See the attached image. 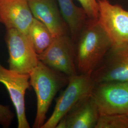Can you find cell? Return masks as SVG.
I'll use <instances>...</instances> for the list:
<instances>
[{
    "label": "cell",
    "instance_id": "obj_15",
    "mask_svg": "<svg viewBox=\"0 0 128 128\" xmlns=\"http://www.w3.org/2000/svg\"><path fill=\"white\" fill-rule=\"evenodd\" d=\"M95 128H128V114L100 115Z\"/></svg>",
    "mask_w": 128,
    "mask_h": 128
},
{
    "label": "cell",
    "instance_id": "obj_1",
    "mask_svg": "<svg viewBox=\"0 0 128 128\" xmlns=\"http://www.w3.org/2000/svg\"><path fill=\"white\" fill-rule=\"evenodd\" d=\"M111 48L110 39L98 20L88 18L75 43L78 74L91 75Z\"/></svg>",
    "mask_w": 128,
    "mask_h": 128
},
{
    "label": "cell",
    "instance_id": "obj_14",
    "mask_svg": "<svg viewBox=\"0 0 128 128\" xmlns=\"http://www.w3.org/2000/svg\"><path fill=\"white\" fill-rule=\"evenodd\" d=\"M28 35L38 55L46 50L54 38L46 25L34 18L28 30Z\"/></svg>",
    "mask_w": 128,
    "mask_h": 128
},
{
    "label": "cell",
    "instance_id": "obj_12",
    "mask_svg": "<svg viewBox=\"0 0 128 128\" xmlns=\"http://www.w3.org/2000/svg\"><path fill=\"white\" fill-rule=\"evenodd\" d=\"M91 94L70 110L56 128H95L100 114Z\"/></svg>",
    "mask_w": 128,
    "mask_h": 128
},
{
    "label": "cell",
    "instance_id": "obj_18",
    "mask_svg": "<svg viewBox=\"0 0 128 128\" xmlns=\"http://www.w3.org/2000/svg\"><path fill=\"white\" fill-rule=\"evenodd\" d=\"M0 65H1V64H0Z\"/></svg>",
    "mask_w": 128,
    "mask_h": 128
},
{
    "label": "cell",
    "instance_id": "obj_10",
    "mask_svg": "<svg viewBox=\"0 0 128 128\" xmlns=\"http://www.w3.org/2000/svg\"><path fill=\"white\" fill-rule=\"evenodd\" d=\"M34 17L28 0H0V22L28 35Z\"/></svg>",
    "mask_w": 128,
    "mask_h": 128
},
{
    "label": "cell",
    "instance_id": "obj_17",
    "mask_svg": "<svg viewBox=\"0 0 128 128\" xmlns=\"http://www.w3.org/2000/svg\"><path fill=\"white\" fill-rule=\"evenodd\" d=\"M13 118L14 114L9 107L0 104V125L8 128L10 126Z\"/></svg>",
    "mask_w": 128,
    "mask_h": 128
},
{
    "label": "cell",
    "instance_id": "obj_3",
    "mask_svg": "<svg viewBox=\"0 0 128 128\" xmlns=\"http://www.w3.org/2000/svg\"><path fill=\"white\" fill-rule=\"evenodd\" d=\"M94 86L91 75L78 74L69 77L67 86L58 98L52 114L41 128H56L60 120L70 110L91 94Z\"/></svg>",
    "mask_w": 128,
    "mask_h": 128
},
{
    "label": "cell",
    "instance_id": "obj_13",
    "mask_svg": "<svg viewBox=\"0 0 128 128\" xmlns=\"http://www.w3.org/2000/svg\"><path fill=\"white\" fill-rule=\"evenodd\" d=\"M60 12L66 23L70 37L75 43L88 19L82 7H78L72 0H56Z\"/></svg>",
    "mask_w": 128,
    "mask_h": 128
},
{
    "label": "cell",
    "instance_id": "obj_7",
    "mask_svg": "<svg viewBox=\"0 0 128 128\" xmlns=\"http://www.w3.org/2000/svg\"><path fill=\"white\" fill-rule=\"evenodd\" d=\"M38 56L46 66L69 77L78 74L75 43L68 34L55 38L46 50Z\"/></svg>",
    "mask_w": 128,
    "mask_h": 128
},
{
    "label": "cell",
    "instance_id": "obj_9",
    "mask_svg": "<svg viewBox=\"0 0 128 128\" xmlns=\"http://www.w3.org/2000/svg\"><path fill=\"white\" fill-rule=\"evenodd\" d=\"M91 76L94 83L128 82V46L112 47Z\"/></svg>",
    "mask_w": 128,
    "mask_h": 128
},
{
    "label": "cell",
    "instance_id": "obj_2",
    "mask_svg": "<svg viewBox=\"0 0 128 128\" xmlns=\"http://www.w3.org/2000/svg\"><path fill=\"white\" fill-rule=\"evenodd\" d=\"M69 76L56 71L39 61L30 74V82L37 97V112L33 128H41L46 114L58 91L67 85Z\"/></svg>",
    "mask_w": 128,
    "mask_h": 128
},
{
    "label": "cell",
    "instance_id": "obj_4",
    "mask_svg": "<svg viewBox=\"0 0 128 128\" xmlns=\"http://www.w3.org/2000/svg\"><path fill=\"white\" fill-rule=\"evenodd\" d=\"M6 30L5 40L9 54V69L30 74L40 60L29 37L15 29Z\"/></svg>",
    "mask_w": 128,
    "mask_h": 128
},
{
    "label": "cell",
    "instance_id": "obj_19",
    "mask_svg": "<svg viewBox=\"0 0 128 128\" xmlns=\"http://www.w3.org/2000/svg\"></svg>",
    "mask_w": 128,
    "mask_h": 128
},
{
    "label": "cell",
    "instance_id": "obj_8",
    "mask_svg": "<svg viewBox=\"0 0 128 128\" xmlns=\"http://www.w3.org/2000/svg\"><path fill=\"white\" fill-rule=\"evenodd\" d=\"M0 83L9 94L18 119V128H29L26 117L25 94L30 86V74L20 73L0 66Z\"/></svg>",
    "mask_w": 128,
    "mask_h": 128
},
{
    "label": "cell",
    "instance_id": "obj_6",
    "mask_svg": "<svg viewBox=\"0 0 128 128\" xmlns=\"http://www.w3.org/2000/svg\"><path fill=\"white\" fill-rule=\"evenodd\" d=\"M98 21L109 37L112 47L128 46V10L108 0H98Z\"/></svg>",
    "mask_w": 128,
    "mask_h": 128
},
{
    "label": "cell",
    "instance_id": "obj_5",
    "mask_svg": "<svg viewBox=\"0 0 128 128\" xmlns=\"http://www.w3.org/2000/svg\"><path fill=\"white\" fill-rule=\"evenodd\" d=\"M91 95L100 115L128 114V82L94 83Z\"/></svg>",
    "mask_w": 128,
    "mask_h": 128
},
{
    "label": "cell",
    "instance_id": "obj_11",
    "mask_svg": "<svg viewBox=\"0 0 128 128\" xmlns=\"http://www.w3.org/2000/svg\"><path fill=\"white\" fill-rule=\"evenodd\" d=\"M28 2L34 18L45 25L54 38L68 34V28L56 0H28Z\"/></svg>",
    "mask_w": 128,
    "mask_h": 128
},
{
    "label": "cell",
    "instance_id": "obj_16",
    "mask_svg": "<svg viewBox=\"0 0 128 128\" xmlns=\"http://www.w3.org/2000/svg\"><path fill=\"white\" fill-rule=\"evenodd\" d=\"M90 20H97L99 16L98 0H78Z\"/></svg>",
    "mask_w": 128,
    "mask_h": 128
}]
</instances>
